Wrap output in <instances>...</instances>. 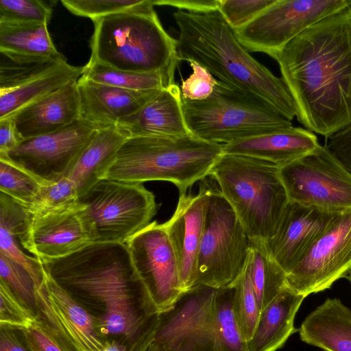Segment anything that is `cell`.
<instances>
[{
    "mask_svg": "<svg viewBox=\"0 0 351 351\" xmlns=\"http://www.w3.org/2000/svg\"><path fill=\"white\" fill-rule=\"evenodd\" d=\"M39 260L46 274L93 317L108 343L145 351L154 341L160 312L125 243L95 242L62 258Z\"/></svg>",
    "mask_w": 351,
    "mask_h": 351,
    "instance_id": "6da1fadb",
    "label": "cell"
},
{
    "mask_svg": "<svg viewBox=\"0 0 351 351\" xmlns=\"http://www.w3.org/2000/svg\"><path fill=\"white\" fill-rule=\"evenodd\" d=\"M274 60L307 130L327 138L351 125V3L298 34Z\"/></svg>",
    "mask_w": 351,
    "mask_h": 351,
    "instance_id": "7a4b0ae2",
    "label": "cell"
},
{
    "mask_svg": "<svg viewBox=\"0 0 351 351\" xmlns=\"http://www.w3.org/2000/svg\"><path fill=\"white\" fill-rule=\"evenodd\" d=\"M173 16L179 29V61L198 63L218 80L263 101L290 121L297 116L295 101L282 78L250 55L219 10H178Z\"/></svg>",
    "mask_w": 351,
    "mask_h": 351,
    "instance_id": "3957f363",
    "label": "cell"
},
{
    "mask_svg": "<svg viewBox=\"0 0 351 351\" xmlns=\"http://www.w3.org/2000/svg\"><path fill=\"white\" fill-rule=\"evenodd\" d=\"M154 6V0H149L138 10L93 21L89 62L123 71L159 73L169 85L175 84L177 40L165 30Z\"/></svg>",
    "mask_w": 351,
    "mask_h": 351,
    "instance_id": "277c9868",
    "label": "cell"
},
{
    "mask_svg": "<svg viewBox=\"0 0 351 351\" xmlns=\"http://www.w3.org/2000/svg\"><path fill=\"white\" fill-rule=\"evenodd\" d=\"M223 153L221 144L193 135L130 136L119 148L105 179L134 184L167 181L176 185L182 195L209 176Z\"/></svg>",
    "mask_w": 351,
    "mask_h": 351,
    "instance_id": "5b68a950",
    "label": "cell"
},
{
    "mask_svg": "<svg viewBox=\"0 0 351 351\" xmlns=\"http://www.w3.org/2000/svg\"><path fill=\"white\" fill-rule=\"evenodd\" d=\"M209 176L217 182L250 239L266 241L274 234L289 202L278 165L223 153Z\"/></svg>",
    "mask_w": 351,
    "mask_h": 351,
    "instance_id": "8992f818",
    "label": "cell"
},
{
    "mask_svg": "<svg viewBox=\"0 0 351 351\" xmlns=\"http://www.w3.org/2000/svg\"><path fill=\"white\" fill-rule=\"evenodd\" d=\"M182 109L193 136L221 145L293 126L263 101L219 80L208 98L182 99Z\"/></svg>",
    "mask_w": 351,
    "mask_h": 351,
    "instance_id": "52a82bcc",
    "label": "cell"
},
{
    "mask_svg": "<svg viewBox=\"0 0 351 351\" xmlns=\"http://www.w3.org/2000/svg\"><path fill=\"white\" fill-rule=\"evenodd\" d=\"M206 178L202 180L207 193L206 209L193 287L218 289L233 286L242 274L250 239L215 180Z\"/></svg>",
    "mask_w": 351,
    "mask_h": 351,
    "instance_id": "ba28073f",
    "label": "cell"
},
{
    "mask_svg": "<svg viewBox=\"0 0 351 351\" xmlns=\"http://www.w3.org/2000/svg\"><path fill=\"white\" fill-rule=\"evenodd\" d=\"M94 222L97 242L122 243L145 228L156 215L152 192L141 184L104 179L80 195Z\"/></svg>",
    "mask_w": 351,
    "mask_h": 351,
    "instance_id": "9c48e42d",
    "label": "cell"
},
{
    "mask_svg": "<svg viewBox=\"0 0 351 351\" xmlns=\"http://www.w3.org/2000/svg\"><path fill=\"white\" fill-rule=\"evenodd\" d=\"M289 201L328 211L351 210V175L325 147L279 166Z\"/></svg>",
    "mask_w": 351,
    "mask_h": 351,
    "instance_id": "30bf717a",
    "label": "cell"
},
{
    "mask_svg": "<svg viewBox=\"0 0 351 351\" xmlns=\"http://www.w3.org/2000/svg\"><path fill=\"white\" fill-rule=\"evenodd\" d=\"M217 289L196 285L160 313L153 343L158 351H221L215 326Z\"/></svg>",
    "mask_w": 351,
    "mask_h": 351,
    "instance_id": "8fae6325",
    "label": "cell"
},
{
    "mask_svg": "<svg viewBox=\"0 0 351 351\" xmlns=\"http://www.w3.org/2000/svg\"><path fill=\"white\" fill-rule=\"evenodd\" d=\"M350 3L351 0H275L236 34L249 52L275 59L298 34Z\"/></svg>",
    "mask_w": 351,
    "mask_h": 351,
    "instance_id": "7c38bea8",
    "label": "cell"
},
{
    "mask_svg": "<svg viewBox=\"0 0 351 351\" xmlns=\"http://www.w3.org/2000/svg\"><path fill=\"white\" fill-rule=\"evenodd\" d=\"M97 129L82 117L51 133L22 141L5 154L4 159L26 171L43 184L70 174L83 149Z\"/></svg>",
    "mask_w": 351,
    "mask_h": 351,
    "instance_id": "4fadbf2b",
    "label": "cell"
},
{
    "mask_svg": "<svg viewBox=\"0 0 351 351\" xmlns=\"http://www.w3.org/2000/svg\"><path fill=\"white\" fill-rule=\"evenodd\" d=\"M351 268V210L341 213L287 274V287L305 298L329 289Z\"/></svg>",
    "mask_w": 351,
    "mask_h": 351,
    "instance_id": "5bb4252c",
    "label": "cell"
},
{
    "mask_svg": "<svg viewBox=\"0 0 351 351\" xmlns=\"http://www.w3.org/2000/svg\"><path fill=\"white\" fill-rule=\"evenodd\" d=\"M17 239L35 257L47 260L75 253L97 242L98 237L86 206L78 200L41 216L27 215Z\"/></svg>",
    "mask_w": 351,
    "mask_h": 351,
    "instance_id": "9a60e30c",
    "label": "cell"
},
{
    "mask_svg": "<svg viewBox=\"0 0 351 351\" xmlns=\"http://www.w3.org/2000/svg\"><path fill=\"white\" fill-rule=\"evenodd\" d=\"M125 244L159 312L169 309L183 290L176 254L163 223H150Z\"/></svg>",
    "mask_w": 351,
    "mask_h": 351,
    "instance_id": "2e32d148",
    "label": "cell"
},
{
    "mask_svg": "<svg viewBox=\"0 0 351 351\" xmlns=\"http://www.w3.org/2000/svg\"><path fill=\"white\" fill-rule=\"evenodd\" d=\"M340 213L289 201L274 234L265 241L269 254L287 274Z\"/></svg>",
    "mask_w": 351,
    "mask_h": 351,
    "instance_id": "e0dca14e",
    "label": "cell"
},
{
    "mask_svg": "<svg viewBox=\"0 0 351 351\" xmlns=\"http://www.w3.org/2000/svg\"><path fill=\"white\" fill-rule=\"evenodd\" d=\"M197 195L183 194L171 217L163 226L178 262L183 291L193 286L206 209L207 193L202 180Z\"/></svg>",
    "mask_w": 351,
    "mask_h": 351,
    "instance_id": "ac0fdd59",
    "label": "cell"
},
{
    "mask_svg": "<svg viewBox=\"0 0 351 351\" xmlns=\"http://www.w3.org/2000/svg\"><path fill=\"white\" fill-rule=\"evenodd\" d=\"M77 87L81 117L97 129L115 127L120 120L138 111L160 90H129L82 77L77 80Z\"/></svg>",
    "mask_w": 351,
    "mask_h": 351,
    "instance_id": "d6986e66",
    "label": "cell"
},
{
    "mask_svg": "<svg viewBox=\"0 0 351 351\" xmlns=\"http://www.w3.org/2000/svg\"><path fill=\"white\" fill-rule=\"evenodd\" d=\"M22 141L57 131L81 117L77 80L22 108L10 117Z\"/></svg>",
    "mask_w": 351,
    "mask_h": 351,
    "instance_id": "ffe728a7",
    "label": "cell"
},
{
    "mask_svg": "<svg viewBox=\"0 0 351 351\" xmlns=\"http://www.w3.org/2000/svg\"><path fill=\"white\" fill-rule=\"evenodd\" d=\"M128 136L184 137L192 135L186 125L180 88L164 87L134 114L115 126Z\"/></svg>",
    "mask_w": 351,
    "mask_h": 351,
    "instance_id": "44dd1931",
    "label": "cell"
},
{
    "mask_svg": "<svg viewBox=\"0 0 351 351\" xmlns=\"http://www.w3.org/2000/svg\"><path fill=\"white\" fill-rule=\"evenodd\" d=\"M222 145L223 153L256 158L281 166L308 154L320 145L313 132L292 126Z\"/></svg>",
    "mask_w": 351,
    "mask_h": 351,
    "instance_id": "7402d4cb",
    "label": "cell"
},
{
    "mask_svg": "<svg viewBox=\"0 0 351 351\" xmlns=\"http://www.w3.org/2000/svg\"><path fill=\"white\" fill-rule=\"evenodd\" d=\"M301 340L326 351H351V311L337 298H328L299 328Z\"/></svg>",
    "mask_w": 351,
    "mask_h": 351,
    "instance_id": "603a6c76",
    "label": "cell"
},
{
    "mask_svg": "<svg viewBox=\"0 0 351 351\" xmlns=\"http://www.w3.org/2000/svg\"><path fill=\"white\" fill-rule=\"evenodd\" d=\"M304 296L289 287L283 289L261 311L252 337L247 342L249 351H276L297 330L295 315Z\"/></svg>",
    "mask_w": 351,
    "mask_h": 351,
    "instance_id": "cb8c5ba5",
    "label": "cell"
},
{
    "mask_svg": "<svg viewBox=\"0 0 351 351\" xmlns=\"http://www.w3.org/2000/svg\"><path fill=\"white\" fill-rule=\"evenodd\" d=\"M127 138L128 136L116 127L97 130L67 177L75 184L79 197L105 179L119 148Z\"/></svg>",
    "mask_w": 351,
    "mask_h": 351,
    "instance_id": "d4e9b609",
    "label": "cell"
},
{
    "mask_svg": "<svg viewBox=\"0 0 351 351\" xmlns=\"http://www.w3.org/2000/svg\"><path fill=\"white\" fill-rule=\"evenodd\" d=\"M50 304L64 331L80 351H101L108 342L93 317L45 272Z\"/></svg>",
    "mask_w": 351,
    "mask_h": 351,
    "instance_id": "484cf974",
    "label": "cell"
},
{
    "mask_svg": "<svg viewBox=\"0 0 351 351\" xmlns=\"http://www.w3.org/2000/svg\"><path fill=\"white\" fill-rule=\"evenodd\" d=\"M84 69V66L65 62L20 86L0 93V119L10 117L27 105L78 80Z\"/></svg>",
    "mask_w": 351,
    "mask_h": 351,
    "instance_id": "4316f807",
    "label": "cell"
},
{
    "mask_svg": "<svg viewBox=\"0 0 351 351\" xmlns=\"http://www.w3.org/2000/svg\"><path fill=\"white\" fill-rule=\"evenodd\" d=\"M247 267L261 311L288 287L287 274L269 254L265 241L250 239Z\"/></svg>",
    "mask_w": 351,
    "mask_h": 351,
    "instance_id": "83f0119b",
    "label": "cell"
},
{
    "mask_svg": "<svg viewBox=\"0 0 351 351\" xmlns=\"http://www.w3.org/2000/svg\"><path fill=\"white\" fill-rule=\"evenodd\" d=\"M0 51L16 54L58 57L47 23H0Z\"/></svg>",
    "mask_w": 351,
    "mask_h": 351,
    "instance_id": "f1b7e54d",
    "label": "cell"
},
{
    "mask_svg": "<svg viewBox=\"0 0 351 351\" xmlns=\"http://www.w3.org/2000/svg\"><path fill=\"white\" fill-rule=\"evenodd\" d=\"M0 93L20 86L66 62L58 57L31 56L0 51Z\"/></svg>",
    "mask_w": 351,
    "mask_h": 351,
    "instance_id": "f546056e",
    "label": "cell"
},
{
    "mask_svg": "<svg viewBox=\"0 0 351 351\" xmlns=\"http://www.w3.org/2000/svg\"><path fill=\"white\" fill-rule=\"evenodd\" d=\"M81 77L91 81L134 90L161 89L169 84L159 73L123 71L96 62H88Z\"/></svg>",
    "mask_w": 351,
    "mask_h": 351,
    "instance_id": "4dcf8cb0",
    "label": "cell"
},
{
    "mask_svg": "<svg viewBox=\"0 0 351 351\" xmlns=\"http://www.w3.org/2000/svg\"><path fill=\"white\" fill-rule=\"evenodd\" d=\"M233 286L217 289L215 326L221 351H249L232 308Z\"/></svg>",
    "mask_w": 351,
    "mask_h": 351,
    "instance_id": "1f68e13d",
    "label": "cell"
},
{
    "mask_svg": "<svg viewBox=\"0 0 351 351\" xmlns=\"http://www.w3.org/2000/svg\"><path fill=\"white\" fill-rule=\"evenodd\" d=\"M0 281L35 322L38 308L37 287L34 278L23 267L1 253Z\"/></svg>",
    "mask_w": 351,
    "mask_h": 351,
    "instance_id": "d6a6232c",
    "label": "cell"
},
{
    "mask_svg": "<svg viewBox=\"0 0 351 351\" xmlns=\"http://www.w3.org/2000/svg\"><path fill=\"white\" fill-rule=\"evenodd\" d=\"M232 308L245 340L253 336L261 313L247 267L233 285Z\"/></svg>",
    "mask_w": 351,
    "mask_h": 351,
    "instance_id": "836d02e7",
    "label": "cell"
},
{
    "mask_svg": "<svg viewBox=\"0 0 351 351\" xmlns=\"http://www.w3.org/2000/svg\"><path fill=\"white\" fill-rule=\"evenodd\" d=\"M44 184L26 171L0 158V191L22 206L29 205Z\"/></svg>",
    "mask_w": 351,
    "mask_h": 351,
    "instance_id": "e575fe53",
    "label": "cell"
},
{
    "mask_svg": "<svg viewBox=\"0 0 351 351\" xmlns=\"http://www.w3.org/2000/svg\"><path fill=\"white\" fill-rule=\"evenodd\" d=\"M78 199L75 184L66 177L44 184L34 199L23 208L28 216L38 217L72 205Z\"/></svg>",
    "mask_w": 351,
    "mask_h": 351,
    "instance_id": "d590c367",
    "label": "cell"
},
{
    "mask_svg": "<svg viewBox=\"0 0 351 351\" xmlns=\"http://www.w3.org/2000/svg\"><path fill=\"white\" fill-rule=\"evenodd\" d=\"M149 0H62L61 3L75 15L92 21L122 12L138 10Z\"/></svg>",
    "mask_w": 351,
    "mask_h": 351,
    "instance_id": "8d00e7d4",
    "label": "cell"
},
{
    "mask_svg": "<svg viewBox=\"0 0 351 351\" xmlns=\"http://www.w3.org/2000/svg\"><path fill=\"white\" fill-rule=\"evenodd\" d=\"M51 8L38 0H0V23H47Z\"/></svg>",
    "mask_w": 351,
    "mask_h": 351,
    "instance_id": "74e56055",
    "label": "cell"
},
{
    "mask_svg": "<svg viewBox=\"0 0 351 351\" xmlns=\"http://www.w3.org/2000/svg\"><path fill=\"white\" fill-rule=\"evenodd\" d=\"M275 0H220L219 10L236 31L250 23Z\"/></svg>",
    "mask_w": 351,
    "mask_h": 351,
    "instance_id": "f35d334b",
    "label": "cell"
},
{
    "mask_svg": "<svg viewBox=\"0 0 351 351\" xmlns=\"http://www.w3.org/2000/svg\"><path fill=\"white\" fill-rule=\"evenodd\" d=\"M16 236L3 228H0V253L23 267L32 276L36 287L44 282L45 271L36 257L25 254L18 244Z\"/></svg>",
    "mask_w": 351,
    "mask_h": 351,
    "instance_id": "ab89813d",
    "label": "cell"
},
{
    "mask_svg": "<svg viewBox=\"0 0 351 351\" xmlns=\"http://www.w3.org/2000/svg\"><path fill=\"white\" fill-rule=\"evenodd\" d=\"M193 72L182 81L180 88L182 99L200 101L208 98L213 93L218 80L204 66L195 62H189Z\"/></svg>",
    "mask_w": 351,
    "mask_h": 351,
    "instance_id": "60d3db41",
    "label": "cell"
},
{
    "mask_svg": "<svg viewBox=\"0 0 351 351\" xmlns=\"http://www.w3.org/2000/svg\"><path fill=\"white\" fill-rule=\"evenodd\" d=\"M34 323V318L0 281V324L27 328Z\"/></svg>",
    "mask_w": 351,
    "mask_h": 351,
    "instance_id": "b9f144b4",
    "label": "cell"
},
{
    "mask_svg": "<svg viewBox=\"0 0 351 351\" xmlns=\"http://www.w3.org/2000/svg\"><path fill=\"white\" fill-rule=\"evenodd\" d=\"M326 139L324 146L351 175V125Z\"/></svg>",
    "mask_w": 351,
    "mask_h": 351,
    "instance_id": "7bdbcfd3",
    "label": "cell"
},
{
    "mask_svg": "<svg viewBox=\"0 0 351 351\" xmlns=\"http://www.w3.org/2000/svg\"><path fill=\"white\" fill-rule=\"evenodd\" d=\"M23 328L0 324V351H33L28 344Z\"/></svg>",
    "mask_w": 351,
    "mask_h": 351,
    "instance_id": "ee69618b",
    "label": "cell"
},
{
    "mask_svg": "<svg viewBox=\"0 0 351 351\" xmlns=\"http://www.w3.org/2000/svg\"><path fill=\"white\" fill-rule=\"evenodd\" d=\"M154 5H166L189 12L203 13L219 10L220 0H154Z\"/></svg>",
    "mask_w": 351,
    "mask_h": 351,
    "instance_id": "f6af8a7d",
    "label": "cell"
},
{
    "mask_svg": "<svg viewBox=\"0 0 351 351\" xmlns=\"http://www.w3.org/2000/svg\"><path fill=\"white\" fill-rule=\"evenodd\" d=\"M23 329L28 344L33 351H64L34 323Z\"/></svg>",
    "mask_w": 351,
    "mask_h": 351,
    "instance_id": "bcb514c9",
    "label": "cell"
},
{
    "mask_svg": "<svg viewBox=\"0 0 351 351\" xmlns=\"http://www.w3.org/2000/svg\"><path fill=\"white\" fill-rule=\"evenodd\" d=\"M22 141L10 117L0 119V155L15 148Z\"/></svg>",
    "mask_w": 351,
    "mask_h": 351,
    "instance_id": "7dc6e473",
    "label": "cell"
},
{
    "mask_svg": "<svg viewBox=\"0 0 351 351\" xmlns=\"http://www.w3.org/2000/svg\"><path fill=\"white\" fill-rule=\"evenodd\" d=\"M101 351H128L127 348L117 341H110L105 348Z\"/></svg>",
    "mask_w": 351,
    "mask_h": 351,
    "instance_id": "c3c4849f",
    "label": "cell"
},
{
    "mask_svg": "<svg viewBox=\"0 0 351 351\" xmlns=\"http://www.w3.org/2000/svg\"><path fill=\"white\" fill-rule=\"evenodd\" d=\"M145 351H158L156 346L152 342Z\"/></svg>",
    "mask_w": 351,
    "mask_h": 351,
    "instance_id": "681fc988",
    "label": "cell"
},
{
    "mask_svg": "<svg viewBox=\"0 0 351 351\" xmlns=\"http://www.w3.org/2000/svg\"><path fill=\"white\" fill-rule=\"evenodd\" d=\"M346 277L348 279L350 286H351V268L348 271V274L346 275Z\"/></svg>",
    "mask_w": 351,
    "mask_h": 351,
    "instance_id": "f907efd6",
    "label": "cell"
}]
</instances>
